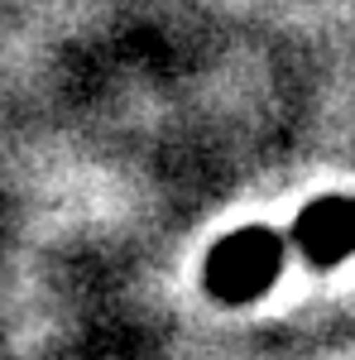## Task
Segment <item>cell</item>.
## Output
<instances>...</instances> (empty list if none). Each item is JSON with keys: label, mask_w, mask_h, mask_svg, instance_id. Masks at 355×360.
I'll return each instance as SVG.
<instances>
[{"label": "cell", "mask_w": 355, "mask_h": 360, "mask_svg": "<svg viewBox=\"0 0 355 360\" xmlns=\"http://www.w3.org/2000/svg\"><path fill=\"white\" fill-rule=\"evenodd\" d=\"M278 259H283V240L273 231H264V226L235 231V236H226L212 250V259H207V288L217 298H231V303L254 298L278 274Z\"/></svg>", "instance_id": "obj_1"}, {"label": "cell", "mask_w": 355, "mask_h": 360, "mask_svg": "<svg viewBox=\"0 0 355 360\" xmlns=\"http://www.w3.org/2000/svg\"><path fill=\"white\" fill-rule=\"evenodd\" d=\"M298 245L312 264H336L355 250V197H322L298 217Z\"/></svg>", "instance_id": "obj_2"}]
</instances>
